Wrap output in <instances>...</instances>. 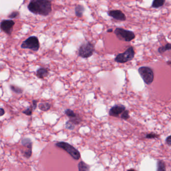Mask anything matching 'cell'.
Masks as SVG:
<instances>
[{"label":"cell","mask_w":171,"mask_h":171,"mask_svg":"<svg viewBox=\"0 0 171 171\" xmlns=\"http://www.w3.org/2000/svg\"><path fill=\"white\" fill-rule=\"evenodd\" d=\"M20 15V13L18 11H13L9 15H8V18H9L10 19H15L18 17Z\"/></svg>","instance_id":"obj_24"},{"label":"cell","mask_w":171,"mask_h":171,"mask_svg":"<svg viewBox=\"0 0 171 171\" xmlns=\"http://www.w3.org/2000/svg\"><path fill=\"white\" fill-rule=\"evenodd\" d=\"M5 114V110L1 107V111H0V115H1V116H3V115H4V114Z\"/></svg>","instance_id":"obj_28"},{"label":"cell","mask_w":171,"mask_h":171,"mask_svg":"<svg viewBox=\"0 0 171 171\" xmlns=\"http://www.w3.org/2000/svg\"><path fill=\"white\" fill-rule=\"evenodd\" d=\"M75 125L74 123H72L71 120L69 119L68 121H67L65 126V128L66 129H69L70 131H73V129H74L75 128Z\"/></svg>","instance_id":"obj_21"},{"label":"cell","mask_w":171,"mask_h":171,"mask_svg":"<svg viewBox=\"0 0 171 171\" xmlns=\"http://www.w3.org/2000/svg\"><path fill=\"white\" fill-rule=\"evenodd\" d=\"M107 13L110 17L118 21H125L127 19L125 15L120 10H110Z\"/></svg>","instance_id":"obj_11"},{"label":"cell","mask_w":171,"mask_h":171,"mask_svg":"<svg viewBox=\"0 0 171 171\" xmlns=\"http://www.w3.org/2000/svg\"><path fill=\"white\" fill-rule=\"evenodd\" d=\"M15 24L14 21L12 20H3L1 22L0 27L2 31L4 32L6 34L11 35Z\"/></svg>","instance_id":"obj_9"},{"label":"cell","mask_w":171,"mask_h":171,"mask_svg":"<svg viewBox=\"0 0 171 171\" xmlns=\"http://www.w3.org/2000/svg\"><path fill=\"white\" fill-rule=\"evenodd\" d=\"M112 31H113L112 29H109L107 30V32H108V33H111Z\"/></svg>","instance_id":"obj_29"},{"label":"cell","mask_w":171,"mask_h":171,"mask_svg":"<svg viewBox=\"0 0 171 171\" xmlns=\"http://www.w3.org/2000/svg\"><path fill=\"white\" fill-rule=\"evenodd\" d=\"M64 114H65V115H66L69 118H75L78 115L76 114L74 111L70 109H66L64 111Z\"/></svg>","instance_id":"obj_20"},{"label":"cell","mask_w":171,"mask_h":171,"mask_svg":"<svg viewBox=\"0 0 171 171\" xmlns=\"http://www.w3.org/2000/svg\"><path fill=\"white\" fill-rule=\"evenodd\" d=\"M10 88L14 92L16 93L17 94H22L23 92V88L16 85H11Z\"/></svg>","instance_id":"obj_19"},{"label":"cell","mask_w":171,"mask_h":171,"mask_svg":"<svg viewBox=\"0 0 171 171\" xmlns=\"http://www.w3.org/2000/svg\"><path fill=\"white\" fill-rule=\"evenodd\" d=\"M130 118L129 115V111L128 110H125L122 114L121 118L124 120H128Z\"/></svg>","instance_id":"obj_23"},{"label":"cell","mask_w":171,"mask_h":171,"mask_svg":"<svg viewBox=\"0 0 171 171\" xmlns=\"http://www.w3.org/2000/svg\"><path fill=\"white\" fill-rule=\"evenodd\" d=\"M33 110H33V108L31 106H30V107H28L26 110L23 111L22 113L28 116H31L33 114Z\"/></svg>","instance_id":"obj_22"},{"label":"cell","mask_w":171,"mask_h":171,"mask_svg":"<svg viewBox=\"0 0 171 171\" xmlns=\"http://www.w3.org/2000/svg\"><path fill=\"white\" fill-rule=\"evenodd\" d=\"M166 142L168 145L171 146V136H169L168 137H167Z\"/></svg>","instance_id":"obj_27"},{"label":"cell","mask_w":171,"mask_h":171,"mask_svg":"<svg viewBox=\"0 0 171 171\" xmlns=\"http://www.w3.org/2000/svg\"><path fill=\"white\" fill-rule=\"evenodd\" d=\"M27 7L34 14L48 16L52 11L51 0H31Z\"/></svg>","instance_id":"obj_1"},{"label":"cell","mask_w":171,"mask_h":171,"mask_svg":"<svg viewBox=\"0 0 171 171\" xmlns=\"http://www.w3.org/2000/svg\"><path fill=\"white\" fill-rule=\"evenodd\" d=\"M37 102L38 101L36 100H33L32 101V102L31 106L33 108V110H35L36 109L37 107Z\"/></svg>","instance_id":"obj_26"},{"label":"cell","mask_w":171,"mask_h":171,"mask_svg":"<svg viewBox=\"0 0 171 171\" xmlns=\"http://www.w3.org/2000/svg\"><path fill=\"white\" fill-rule=\"evenodd\" d=\"M78 169L79 171H88L90 170V166L85 162L81 161L78 164Z\"/></svg>","instance_id":"obj_15"},{"label":"cell","mask_w":171,"mask_h":171,"mask_svg":"<svg viewBox=\"0 0 171 171\" xmlns=\"http://www.w3.org/2000/svg\"><path fill=\"white\" fill-rule=\"evenodd\" d=\"M135 55V50L133 47H129L124 52L119 54L115 57V61L119 63H124L133 60Z\"/></svg>","instance_id":"obj_6"},{"label":"cell","mask_w":171,"mask_h":171,"mask_svg":"<svg viewBox=\"0 0 171 171\" xmlns=\"http://www.w3.org/2000/svg\"><path fill=\"white\" fill-rule=\"evenodd\" d=\"M55 145L57 148L65 151L75 160H79L81 157L80 153L79 150L68 142H58L55 143Z\"/></svg>","instance_id":"obj_2"},{"label":"cell","mask_w":171,"mask_h":171,"mask_svg":"<svg viewBox=\"0 0 171 171\" xmlns=\"http://www.w3.org/2000/svg\"><path fill=\"white\" fill-rule=\"evenodd\" d=\"M21 144L23 146L27 148L26 150L24 151H22L23 155L25 158L27 159H29L31 157L32 154V142L31 139L28 137H25L23 138L21 141Z\"/></svg>","instance_id":"obj_8"},{"label":"cell","mask_w":171,"mask_h":171,"mask_svg":"<svg viewBox=\"0 0 171 171\" xmlns=\"http://www.w3.org/2000/svg\"><path fill=\"white\" fill-rule=\"evenodd\" d=\"M126 110L125 106L122 105H116L113 106L109 111V115L114 117H119L120 114Z\"/></svg>","instance_id":"obj_10"},{"label":"cell","mask_w":171,"mask_h":171,"mask_svg":"<svg viewBox=\"0 0 171 171\" xmlns=\"http://www.w3.org/2000/svg\"><path fill=\"white\" fill-rule=\"evenodd\" d=\"M51 105L48 102H42L38 105V108L41 110L43 111H47L51 109Z\"/></svg>","instance_id":"obj_14"},{"label":"cell","mask_w":171,"mask_h":171,"mask_svg":"<svg viewBox=\"0 0 171 171\" xmlns=\"http://www.w3.org/2000/svg\"><path fill=\"white\" fill-rule=\"evenodd\" d=\"M21 48L28 49L34 51H38L40 48V43L36 36H30L23 41L21 44Z\"/></svg>","instance_id":"obj_7"},{"label":"cell","mask_w":171,"mask_h":171,"mask_svg":"<svg viewBox=\"0 0 171 171\" xmlns=\"http://www.w3.org/2000/svg\"><path fill=\"white\" fill-rule=\"evenodd\" d=\"M114 32L119 40L125 42H131V41L135 39L136 37L133 32L125 30L122 28H116Z\"/></svg>","instance_id":"obj_5"},{"label":"cell","mask_w":171,"mask_h":171,"mask_svg":"<svg viewBox=\"0 0 171 171\" xmlns=\"http://www.w3.org/2000/svg\"><path fill=\"white\" fill-rule=\"evenodd\" d=\"M84 11H85V8L83 6L81 5H77L75 8V13L76 16L79 18L82 17Z\"/></svg>","instance_id":"obj_13"},{"label":"cell","mask_w":171,"mask_h":171,"mask_svg":"<svg viewBox=\"0 0 171 171\" xmlns=\"http://www.w3.org/2000/svg\"><path fill=\"white\" fill-rule=\"evenodd\" d=\"M166 0H153L151 7L154 8H160L164 5Z\"/></svg>","instance_id":"obj_16"},{"label":"cell","mask_w":171,"mask_h":171,"mask_svg":"<svg viewBox=\"0 0 171 171\" xmlns=\"http://www.w3.org/2000/svg\"><path fill=\"white\" fill-rule=\"evenodd\" d=\"M170 50H171V44L168 43L167 44L165 45L164 46L159 47L158 48V52L162 54L164 52H166V51Z\"/></svg>","instance_id":"obj_18"},{"label":"cell","mask_w":171,"mask_h":171,"mask_svg":"<svg viewBox=\"0 0 171 171\" xmlns=\"http://www.w3.org/2000/svg\"><path fill=\"white\" fill-rule=\"evenodd\" d=\"M157 171H166V164L163 160H159L157 163Z\"/></svg>","instance_id":"obj_17"},{"label":"cell","mask_w":171,"mask_h":171,"mask_svg":"<svg viewBox=\"0 0 171 171\" xmlns=\"http://www.w3.org/2000/svg\"><path fill=\"white\" fill-rule=\"evenodd\" d=\"M95 51L94 44L89 41L82 43L79 50V55L83 58H88L93 54Z\"/></svg>","instance_id":"obj_3"},{"label":"cell","mask_w":171,"mask_h":171,"mask_svg":"<svg viewBox=\"0 0 171 171\" xmlns=\"http://www.w3.org/2000/svg\"><path fill=\"white\" fill-rule=\"evenodd\" d=\"M158 137H159V135L154 133H149V134L146 135V138H151H151H157Z\"/></svg>","instance_id":"obj_25"},{"label":"cell","mask_w":171,"mask_h":171,"mask_svg":"<svg viewBox=\"0 0 171 171\" xmlns=\"http://www.w3.org/2000/svg\"><path fill=\"white\" fill-rule=\"evenodd\" d=\"M48 75L49 70L48 68L40 67L36 71V76L39 79H44Z\"/></svg>","instance_id":"obj_12"},{"label":"cell","mask_w":171,"mask_h":171,"mask_svg":"<svg viewBox=\"0 0 171 171\" xmlns=\"http://www.w3.org/2000/svg\"><path fill=\"white\" fill-rule=\"evenodd\" d=\"M138 73L145 83L150 85L154 80V73L153 69L148 66H142L138 69Z\"/></svg>","instance_id":"obj_4"}]
</instances>
